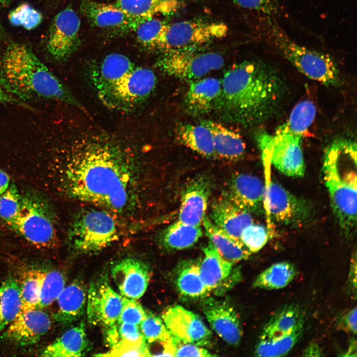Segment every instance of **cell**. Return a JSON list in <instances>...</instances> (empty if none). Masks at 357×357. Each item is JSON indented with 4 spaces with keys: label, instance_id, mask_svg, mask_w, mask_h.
Masks as SVG:
<instances>
[{
    "label": "cell",
    "instance_id": "cell-23",
    "mask_svg": "<svg viewBox=\"0 0 357 357\" xmlns=\"http://www.w3.org/2000/svg\"><path fill=\"white\" fill-rule=\"evenodd\" d=\"M221 80L215 77L200 78L189 83L184 103L187 111L194 116L214 110L221 95Z\"/></svg>",
    "mask_w": 357,
    "mask_h": 357
},
{
    "label": "cell",
    "instance_id": "cell-47",
    "mask_svg": "<svg viewBox=\"0 0 357 357\" xmlns=\"http://www.w3.org/2000/svg\"><path fill=\"white\" fill-rule=\"evenodd\" d=\"M146 313L141 305L135 299L123 297L121 309L117 322L139 325Z\"/></svg>",
    "mask_w": 357,
    "mask_h": 357
},
{
    "label": "cell",
    "instance_id": "cell-31",
    "mask_svg": "<svg viewBox=\"0 0 357 357\" xmlns=\"http://www.w3.org/2000/svg\"><path fill=\"white\" fill-rule=\"evenodd\" d=\"M177 4L176 0H117L116 3L138 24L157 14L172 12Z\"/></svg>",
    "mask_w": 357,
    "mask_h": 357
},
{
    "label": "cell",
    "instance_id": "cell-13",
    "mask_svg": "<svg viewBox=\"0 0 357 357\" xmlns=\"http://www.w3.org/2000/svg\"><path fill=\"white\" fill-rule=\"evenodd\" d=\"M80 19L74 10L66 7L54 18L49 28L46 48L52 58L62 61L79 45Z\"/></svg>",
    "mask_w": 357,
    "mask_h": 357
},
{
    "label": "cell",
    "instance_id": "cell-32",
    "mask_svg": "<svg viewBox=\"0 0 357 357\" xmlns=\"http://www.w3.org/2000/svg\"><path fill=\"white\" fill-rule=\"evenodd\" d=\"M21 307L20 284L15 279L8 278L0 287V332L16 318Z\"/></svg>",
    "mask_w": 357,
    "mask_h": 357
},
{
    "label": "cell",
    "instance_id": "cell-48",
    "mask_svg": "<svg viewBox=\"0 0 357 357\" xmlns=\"http://www.w3.org/2000/svg\"><path fill=\"white\" fill-rule=\"evenodd\" d=\"M239 7L260 13L262 15L273 16L280 11L279 0H233Z\"/></svg>",
    "mask_w": 357,
    "mask_h": 357
},
{
    "label": "cell",
    "instance_id": "cell-43",
    "mask_svg": "<svg viewBox=\"0 0 357 357\" xmlns=\"http://www.w3.org/2000/svg\"><path fill=\"white\" fill-rule=\"evenodd\" d=\"M139 326L147 343L156 342L163 343L171 341L175 338L167 328L162 320L151 313H146Z\"/></svg>",
    "mask_w": 357,
    "mask_h": 357
},
{
    "label": "cell",
    "instance_id": "cell-14",
    "mask_svg": "<svg viewBox=\"0 0 357 357\" xmlns=\"http://www.w3.org/2000/svg\"><path fill=\"white\" fill-rule=\"evenodd\" d=\"M123 297L108 282L99 280L92 282L87 295V316L89 323L105 328L117 321L122 305Z\"/></svg>",
    "mask_w": 357,
    "mask_h": 357
},
{
    "label": "cell",
    "instance_id": "cell-44",
    "mask_svg": "<svg viewBox=\"0 0 357 357\" xmlns=\"http://www.w3.org/2000/svg\"><path fill=\"white\" fill-rule=\"evenodd\" d=\"M10 23L30 30L36 28L42 21V15L36 10L27 4H22L9 14Z\"/></svg>",
    "mask_w": 357,
    "mask_h": 357
},
{
    "label": "cell",
    "instance_id": "cell-8",
    "mask_svg": "<svg viewBox=\"0 0 357 357\" xmlns=\"http://www.w3.org/2000/svg\"><path fill=\"white\" fill-rule=\"evenodd\" d=\"M52 204L39 191L29 190L21 193V205L12 228L32 245L49 248L56 245L57 223Z\"/></svg>",
    "mask_w": 357,
    "mask_h": 357
},
{
    "label": "cell",
    "instance_id": "cell-6",
    "mask_svg": "<svg viewBox=\"0 0 357 357\" xmlns=\"http://www.w3.org/2000/svg\"><path fill=\"white\" fill-rule=\"evenodd\" d=\"M262 16V36L270 48L308 78L327 86L339 85V67L331 55L296 43L272 16Z\"/></svg>",
    "mask_w": 357,
    "mask_h": 357
},
{
    "label": "cell",
    "instance_id": "cell-37",
    "mask_svg": "<svg viewBox=\"0 0 357 357\" xmlns=\"http://www.w3.org/2000/svg\"><path fill=\"white\" fill-rule=\"evenodd\" d=\"M302 324L291 333L273 339H260L255 354L258 357H280L288 354L301 337L303 331Z\"/></svg>",
    "mask_w": 357,
    "mask_h": 357
},
{
    "label": "cell",
    "instance_id": "cell-4",
    "mask_svg": "<svg viewBox=\"0 0 357 357\" xmlns=\"http://www.w3.org/2000/svg\"><path fill=\"white\" fill-rule=\"evenodd\" d=\"M91 79L101 102L121 112L139 107L150 97L157 84L151 69L137 66L119 53L107 56L92 72Z\"/></svg>",
    "mask_w": 357,
    "mask_h": 357
},
{
    "label": "cell",
    "instance_id": "cell-57",
    "mask_svg": "<svg viewBox=\"0 0 357 357\" xmlns=\"http://www.w3.org/2000/svg\"></svg>",
    "mask_w": 357,
    "mask_h": 357
},
{
    "label": "cell",
    "instance_id": "cell-46",
    "mask_svg": "<svg viewBox=\"0 0 357 357\" xmlns=\"http://www.w3.org/2000/svg\"><path fill=\"white\" fill-rule=\"evenodd\" d=\"M96 356L105 357H150L151 352L146 342H120L110 347L107 353Z\"/></svg>",
    "mask_w": 357,
    "mask_h": 357
},
{
    "label": "cell",
    "instance_id": "cell-24",
    "mask_svg": "<svg viewBox=\"0 0 357 357\" xmlns=\"http://www.w3.org/2000/svg\"><path fill=\"white\" fill-rule=\"evenodd\" d=\"M87 292L83 284L75 280L65 287L56 300L58 308L55 319L67 324L78 320L84 313Z\"/></svg>",
    "mask_w": 357,
    "mask_h": 357
},
{
    "label": "cell",
    "instance_id": "cell-1",
    "mask_svg": "<svg viewBox=\"0 0 357 357\" xmlns=\"http://www.w3.org/2000/svg\"><path fill=\"white\" fill-rule=\"evenodd\" d=\"M50 168L60 196L139 219L143 206L144 167L139 153L107 132L85 129L55 154Z\"/></svg>",
    "mask_w": 357,
    "mask_h": 357
},
{
    "label": "cell",
    "instance_id": "cell-50",
    "mask_svg": "<svg viewBox=\"0 0 357 357\" xmlns=\"http://www.w3.org/2000/svg\"><path fill=\"white\" fill-rule=\"evenodd\" d=\"M357 311L355 307L343 316L340 321V326L343 329L355 334L357 329Z\"/></svg>",
    "mask_w": 357,
    "mask_h": 357
},
{
    "label": "cell",
    "instance_id": "cell-39",
    "mask_svg": "<svg viewBox=\"0 0 357 357\" xmlns=\"http://www.w3.org/2000/svg\"><path fill=\"white\" fill-rule=\"evenodd\" d=\"M168 25L165 21L153 17L142 21L134 30L138 41L144 48L156 50Z\"/></svg>",
    "mask_w": 357,
    "mask_h": 357
},
{
    "label": "cell",
    "instance_id": "cell-49",
    "mask_svg": "<svg viewBox=\"0 0 357 357\" xmlns=\"http://www.w3.org/2000/svg\"><path fill=\"white\" fill-rule=\"evenodd\" d=\"M208 350L197 345L177 340L174 357H213Z\"/></svg>",
    "mask_w": 357,
    "mask_h": 357
},
{
    "label": "cell",
    "instance_id": "cell-10",
    "mask_svg": "<svg viewBox=\"0 0 357 357\" xmlns=\"http://www.w3.org/2000/svg\"><path fill=\"white\" fill-rule=\"evenodd\" d=\"M227 26L222 22L189 20L168 24L156 50L162 54L200 47L225 37Z\"/></svg>",
    "mask_w": 357,
    "mask_h": 357
},
{
    "label": "cell",
    "instance_id": "cell-17",
    "mask_svg": "<svg viewBox=\"0 0 357 357\" xmlns=\"http://www.w3.org/2000/svg\"><path fill=\"white\" fill-rule=\"evenodd\" d=\"M211 187L210 178L203 175L195 176L185 184L181 194L178 221L200 225L205 216Z\"/></svg>",
    "mask_w": 357,
    "mask_h": 357
},
{
    "label": "cell",
    "instance_id": "cell-41",
    "mask_svg": "<svg viewBox=\"0 0 357 357\" xmlns=\"http://www.w3.org/2000/svg\"><path fill=\"white\" fill-rule=\"evenodd\" d=\"M105 329V337L110 347L120 342H146L139 325L116 322Z\"/></svg>",
    "mask_w": 357,
    "mask_h": 357
},
{
    "label": "cell",
    "instance_id": "cell-28",
    "mask_svg": "<svg viewBox=\"0 0 357 357\" xmlns=\"http://www.w3.org/2000/svg\"><path fill=\"white\" fill-rule=\"evenodd\" d=\"M204 257L200 274L208 292L220 288L231 275L233 264L224 259L209 241L203 248Z\"/></svg>",
    "mask_w": 357,
    "mask_h": 357
},
{
    "label": "cell",
    "instance_id": "cell-26",
    "mask_svg": "<svg viewBox=\"0 0 357 357\" xmlns=\"http://www.w3.org/2000/svg\"><path fill=\"white\" fill-rule=\"evenodd\" d=\"M89 346L85 325L81 322L65 331L48 345L40 356L48 357H81L87 352Z\"/></svg>",
    "mask_w": 357,
    "mask_h": 357
},
{
    "label": "cell",
    "instance_id": "cell-33",
    "mask_svg": "<svg viewBox=\"0 0 357 357\" xmlns=\"http://www.w3.org/2000/svg\"><path fill=\"white\" fill-rule=\"evenodd\" d=\"M202 235L200 226L188 225L178 220L163 231L161 241L168 249L180 250L193 245Z\"/></svg>",
    "mask_w": 357,
    "mask_h": 357
},
{
    "label": "cell",
    "instance_id": "cell-56",
    "mask_svg": "<svg viewBox=\"0 0 357 357\" xmlns=\"http://www.w3.org/2000/svg\"><path fill=\"white\" fill-rule=\"evenodd\" d=\"M193 0V1H199V0Z\"/></svg>",
    "mask_w": 357,
    "mask_h": 357
},
{
    "label": "cell",
    "instance_id": "cell-15",
    "mask_svg": "<svg viewBox=\"0 0 357 357\" xmlns=\"http://www.w3.org/2000/svg\"><path fill=\"white\" fill-rule=\"evenodd\" d=\"M162 319L167 328L177 339L199 346L210 343L212 334L201 318L180 306L165 310Z\"/></svg>",
    "mask_w": 357,
    "mask_h": 357
},
{
    "label": "cell",
    "instance_id": "cell-38",
    "mask_svg": "<svg viewBox=\"0 0 357 357\" xmlns=\"http://www.w3.org/2000/svg\"><path fill=\"white\" fill-rule=\"evenodd\" d=\"M46 271L31 270L24 274L20 285L22 310L37 308Z\"/></svg>",
    "mask_w": 357,
    "mask_h": 357
},
{
    "label": "cell",
    "instance_id": "cell-9",
    "mask_svg": "<svg viewBox=\"0 0 357 357\" xmlns=\"http://www.w3.org/2000/svg\"><path fill=\"white\" fill-rule=\"evenodd\" d=\"M302 138L280 126L273 133L257 132L255 140L261 152L264 167L267 168L273 165L286 176L302 177L305 170L302 150Z\"/></svg>",
    "mask_w": 357,
    "mask_h": 357
},
{
    "label": "cell",
    "instance_id": "cell-2",
    "mask_svg": "<svg viewBox=\"0 0 357 357\" xmlns=\"http://www.w3.org/2000/svg\"><path fill=\"white\" fill-rule=\"evenodd\" d=\"M214 110L223 120L245 126L262 123L275 115L286 94L276 69L260 60L235 64L224 74Z\"/></svg>",
    "mask_w": 357,
    "mask_h": 357
},
{
    "label": "cell",
    "instance_id": "cell-34",
    "mask_svg": "<svg viewBox=\"0 0 357 357\" xmlns=\"http://www.w3.org/2000/svg\"><path fill=\"white\" fill-rule=\"evenodd\" d=\"M177 272L176 284L179 292L190 298L203 297L208 293L200 276V264L190 260L183 262Z\"/></svg>",
    "mask_w": 357,
    "mask_h": 357
},
{
    "label": "cell",
    "instance_id": "cell-25",
    "mask_svg": "<svg viewBox=\"0 0 357 357\" xmlns=\"http://www.w3.org/2000/svg\"><path fill=\"white\" fill-rule=\"evenodd\" d=\"M202 224L210 241L227 261L234 265L247 259L251 254L240 239L231 236L218 227L208 216H204Z\"/></svg>",
    "mask_w": 357,
    "mask_h": 357
},
{
    "label": "cell",
    "instance_id": "cell-12",
    "mask_svg": "<svg viewBox=\"0 0 357 357\" xmlns=\"http://www.w3.org/2000/svg\"><path fill=\"white\" fill-rule=\"evenodd\" d=\"M264 207L270 217L277 223L292 227L306 224L312 218L311 204L298 197L278 183L266 178Z\"/></svg>",
    "mask_w": 357,
    "mask_h": 357
},
{
    "label": "cell",
    "instance_id": "cell-51",
    "mask_svg": "<svg viewBox=\"0 0 357 357\" xmlns=\"http://www.w3.org/2000/svg\"><path fill=\"white\" fill-rule=\"evenodd\" d=\"M0 102L16 106L27 107L25 103L10 95L0 86Z\"/></svg>",
    "mask_w": 357,
    "mask_h": 357
},
{
    "label": "cell",
    "instance_id": "cell-55",
    "mask_svg": "<svg viewBox=\"0 0 357 357\" xmlns=\"http://www.w3.org/2000/svg\"><path fill=\"white\" fill-rule=\"evenodd\" d=\"M14 0H0V3L3 5H7L10 4Z\"/></svg>",
    "mask_w": 357,
    "mask_h": 357
},
{
    "label": "cell",
    "instance_id": "cell-30",
    "mask_svg": "<svg viewBox=\"0 0 357 357\" xmlns=\"http://www.w3.org/2000/svg\"><path fill=\"white\" fill-rule=\"evenodd\" d=\"M304 324L301 309L296 305L283 307L270 319L264 326L260 339H273L288 335Z\"/></svg>",
    "mask_w": 357,
    "mask_h": 357
},
{
    "label": "cell",
    "instance_id": "cell-16",
    "mask_svg": "<svg viewBox=\"0 0 357 357\" xmlns=\"http://www.w3.org/2000/svg\"><path fill=\"white\" fill-rule=\"evenodd\" d=\"M50 316L41 308L21 310L7 326L3 337L20 346L32 345L50 329Z\"/></svg>",
    "mask_w": 357,
    "mask_h": 357
},
{
    "label": "cell",
    "instance_id": "cell-36",
    "mask_svg": "<svg viewBox=\"0 0 357 357\" xmlns=\"http://www.w3.org/2000/svg\"><path fill=\"white\" fill-rule=\"evenodd\" d=\"M316 113V108L313 102L308 99L303 100L295 106L288 119L280 126L294 134L303 137L312 124Z\"/></svg>",
    "mask_w": 357,
    "mask_h": 357
},
{
    "label": "cell",
    "instance_id": "cell-11",
    "mask_svg": "<svg viewBox=\"0 0 357 357\" xmlns=\"http://www.w3.org/2000/svg\"><path fill=\"white\" fill-rule=\"evenodd\" d=\"M224 64V59L221 54L199 52L198 49L162 54L156 62L157 67L164 73L189 83L220 69Z\"/></svg>",
    "mask_w": 357,
    "mask_h": 357
},
{
    "label": "cell",
    "instance_id": "cell-18",
    "mask_svg": "<svg viewBox=\"0 0 357 357\" xmlns=\"http://www.w3.org/2000/svg\"><path fill=\"white\" fill-rule=\"evenodd\" d=\"M111 275L123 297L137 299L147 290L150 271L147 265L142 261L134 258H126L114 265Z\"/></svg>",
    "mask_w": 357,
    "mask_h": 357
},
{
    "label": "cell",
    "instance_id": "cell-20",
    "mask_svg": "<svg viewBox=\"0 0 357 357\" xmlns=\"http://www.w3.org/2000/svg\"><path fill=\"white\" fill-rule=\"evenodd\" d=\"M202 310L215 332L228 344L238 346L242 331L239 318L226 302L208 298L203 301Z\"/></svg>",
    "mask_w": 357,
    "mask_h": 357
},
{
    "label": "cell",
    "instance_id": "cell-53",
    "mask_svg": "<svg viewBox=\"0 0 357 357\" xmlns=\"http://www.w3.org/2000/svg\"><path fill=\"white\" fill-rule=\"evenodd\" d=\"M322 353L319 346L315 343L310 344L304 351L303 356H321Z\"/></svg>",
    "mask_w": 357,
    "mask_h": 357
},
{
    "label": "cell",
    "instance_id": "cell-54",
    "mask_svg": "<svg viewBox=\"0 0 357 357\" xmlns=\"http://www.w3.org/2000/svg\"><path fill=\"white\" fill-rule=\"evenodd\" d=\"M6 37V33L2 24L0 17V40H4Z\"/></svg>",
    "mask_w": 357,
    "mask_h": 357
},
{
    "label": "cell",
    "instance_id": "cell-29",
    "mask_svg": "<svg viewBox=\"0 0 357 357\" xmlns=\"http://www.w3.org/2000/svg\"><path fill=\"white\" fill-rule=\"evenodd\" d=\"M176 135L180 143L203 156L217 157L211 133L203 123L181 124L177 128Z\"/></svg>",
    "mask_w": 357,
    "mask_h": 357
},
{
    "label": "cell",
    "instance_id": "cell-45",
    "mask_svg": "<svg viewBox=\"0 0 357 357\" xmlns=\"http://www.w3.org/2000/svg\"><path fill=\"white\" fill-rule=\"evenodd\" d=\"M240 239L251 253L257 252L267 243L268 234L264 226L253 223L243 230Z\"/></svg>",
    "mask_w": 357,
    "mask_h": 357
},
{
    "label": "cell",
    "instance_id": "cell-27",
    "mask_svg": "<svg viewBox=\"0 0 357 357\" xmlns=\"http://www.w3.org/2000/svg\"><path fill=\"white\" fill-rule=\"evenodd\" d=\"M201 123L211 133L216 157L233 161L242 158L245 144L238 133L214 121L205 120Z\"/></svg>",
    "mask_w": 357,
    "mask_h": 357
},
{
    "label": "cell",
    "instance_id": "cell-7",
    "mask_svg": "<svg viewBox=\"0 0 357 357\" xmlns=\"http://www.w3.org/2000/svg\"><path fill=\"white\" fill-rule=\"evenodd\" d=\"M123 220L102 208L82 209L76 214L69 226L68 243L78 253L98 252L125 234Z\"/></svg>",
    "mask_w": 357,
    "mask_h": 357
},
{
    "label": "cell",
    "instance_id": "cell-19",
    "mask_svg": "<svg viewBox=\"0 0 357 357\" xmlns=\"http://www.w3.org/2000/svg\"><path fill=\"white\" fill-rule=\"evenodd\" d=\"M80 10L92 25L115 33L134 31L138 25L116 4L82 0Z\"/></svg>",
    "mask_w": 357,
    "mask_h": 357
},
{
    "label": "cell",
    "instance_id": "cell-40",
    "mask_svg": "<svg viewBox=\"0 0 357 357\" xmlns=\"http://www.w3.org/2000/svg\"><path fill=\"white\" fill-rule=\"evenodd\" d=\"M65 276L61 271L56 269L46 271L37 308L43 309L54 302L65 287Z\"/></svg>",
    "mask_w": 357,
    "mask_h": 357
},
{
    "label": "cell",
    "instance_id": "cell-21",
    "mask_svg": "<svg viewBox=\"0 0 357 357\" xmlns=\"http://www.w3.org/2000/svg\"><path fill=\"white\" fill-rule=\"evenodd\" d=\"M265 185L256 176L238 174L230 180L224 195L250 213H263Z\"/></svg>",
    "mask_w": 357,
    "mask_h": 357
},
{
    "label": "cell",
    "instance_id": "cell-52",
    "mask_svg": "<svg viewBox=\"0 0 357 357\" xmlns=\"http://www.w3.org/2000/svg\"><path fill=\"white\" fill-rule=\"evenodd\" d=\"M10 184L9 175L0 168V195L8 189Z\"/></svg>",
    "mask_w": 357,
    "mask_h": 357
},
{
    "label": "cell",
    "instance_id": "cell-5",
    "mask_svg": "<svg viewBox=\"0 0 357 357\" xmlns=\"http://www.w3.org/2000/svg\"><path fill=\"white\" fill-rule=\"evenodd\" d=\"M334 215L346 235L357 223V144L351 139H334L326 148L322 168Z\"/></svg>",
    "mask_w": 357,
    "mask_h": 357
},
{
    "label": "cell",
    "instance_id": "cell-42",
    "mask_svg": "<svg viewBox=\"0 0 357 357\" xmlns=\"http://www.w3.org/2000/svg\"><path fill=\"white\" fill-rule=\"evenodd\" d=\"M21 193L14 184L0 195V219L12 229L18 216Z\"/></svg>",
    "mask_w": 357,
    "mask_h": 357
},
{
    "label": "cell",
    "instance_id": "cell-3",
    "mask_svg": "<svg viewBox=\"0 0 357 357\" xmlns=\"http://www.w3.org/2000/svg\"><path fill=\"white\" fill-rule=\"evenodd\" d=\"M0 86L24 103L54 100L84 110L67 87L23 44L11 43L5 49L0 62Z\"/></svg>",
    "mask_w": 357,
    "mask_h": 357
},
{
    "label": "cell",
    "instance_id": "cell-35",
    "mask_svg": "<svg viewBox=\"0 0 357 357\" xmlns=\"http://www.w3.org/2000/svg\"><path fill=\"white\" fill-rule=\"evenodd\" d=\"M296 275L295 266L287 262H277L260 273L253 282V287L266 290L286 287Z\"/></svg>",
    "mask_w": 357,
    "mask_h": 357
},
{
    "label": "cell",
    "instance_id": "cell-22",
    "mask_svg": "<svg viewBox=\"0 0 357 357\" xmlns=\"http://www.w3.org/2000/svg\"><path fill=\"white\" fill-rule=\"evenodd\" d=\"M210 217L215 225L238 239H240L243 230L253 223L251 213L224 195L212 202Z\"/></svg>",
    "mask_w": 357,
    "mask_h": 357
}]
</instances>
